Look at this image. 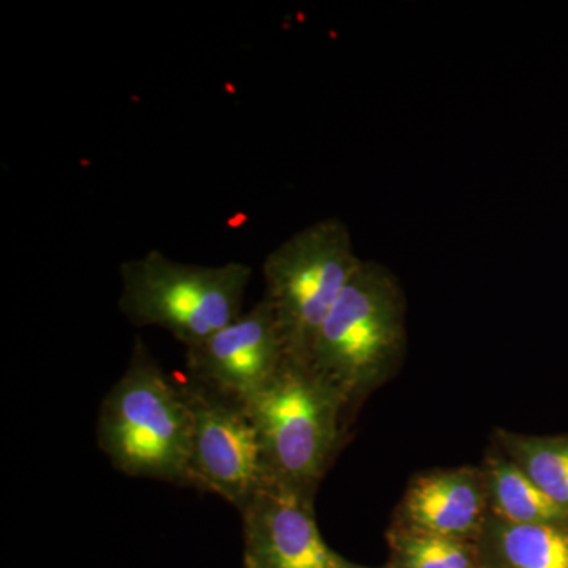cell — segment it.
I'll return each instance as SVG.
<instances>
[{
    "label": "cell",
    "instance_id": "1",
    "mask_svg": "<svg viewBox=\"0 0 568 568\" xmlns=\"http://www.w3.org/2000/svg\"><path fill=\"white\" fill-rule=\"evenodd\" d=\"M192 410L183 394L138 338L132 357L97 418V443L111 465L134 478L192 487Z\"/></svg>",
    "mask_w": 568,
    "mask_h": 568
},
{
    "label": "cell",
    "instance_id": "2",
    "mask_svg": "<svg viewBox=\"0 0 568 568\" xmlns=\"http://www.w3.org/2000/svg\"><path fill=\"white\" fill-rule=\"evenodd\" d=\"M406 345L405 290L386 265L364 260L317 332L308 365L351 409L396 375Z\"/></svg>",
    "mask_w": 568,
    "mask_h": 568
},
{
    "label": "cell",
    "instance_id": "3",
    "mask_svg": "<svg viewBox=\"0 0 568 568\" xmlns=\"http://www.w3.org/2000/svg\"><path fill=\"white\" fill-rule=\"evenodd\" d=\"M245 407L260 435L267 476L315 496L345 437V399L312 366L286 357Z\"/></svg>",
    "mask_w": 568,
    "mask_h": 568
},
{
    "label": "cell",
    "instance_id": "4",
    "mask_svg": "<svg viewBox=\"0 0 568 568\" xmlns=\"http://www.w3.org/2000/svg\"><path fill=\"white\" fill-rule=\"evenodd\" d=\"M253 271L244 263H179L159 250L121 265L119 310L138 327L170 332L185 349L244 313Z\"/></svg>",
    "mask_w": 568,
    "mask_h": 568
},
{
    "label": "cell",
    "instance_id": "5",
    "mask_svg": "<svg viewBox=\"0 0 568 568\" xmlns=\"http://www.w3.org/2000/svg\"><path fill=\"white\" fill-rule=\"evenodd\" d=\"M362 261L349 227L338 219L310 224L267 254L264 298L287 358L308 364L317 332Z\"/></svg>",
    "mask_w": 568,
    "mask_h": 568
},
{
    "label": "cell",
    "instance_id": "6",
    "mask_svg": "<svg viewBox=\"0 0 568 568\" xmlns=\"http://www.w3.org/2000/svg\"><path fill=\"white\" fill-rule=\"evenodd\" d=\"M182 388L192 410V487L241 511L268 477L256 426L244 403L190 379Z\"/></svg>",
    "mask_w": 568,
    "mask_h": 568
},
{
    "label": "cell",
    "instance_id": "7",
    "mask_svg": "<svg viewBox=\"0 0 568 568\" xmlns=\"http://www.w3.org/2000/svg\"><path fill=\"white\" fill-rule=\"evenodd\" d=\"M286 353L274 312L257 302L233 323L186 349L190 381L233 402H250L267 386Z\"/></svg>",
    "mask_w": 568,
    "mask_h": 568
},
{
    "label": "cell",
    "instance_id": "8",
    "mask_svg": "<svg viewBox=\"0 0 568 568\" xmlns=\"http://www.w3.org/2000/svg\"><path fill=\"white\" fill-rule=\"evenodd\" d=\"M315 496L267 477L241 514L246 566L252 568H346L325 544L315 518Z\"/></svg>",
    "mask_w": 568,
    "mask_h": 568
},
{
    "label": "cell",
    "instance_id": "9",
    "mask_svg": "<svg viewBox=\"0 0 568 568\" xmlns=\"http://www.w3.org/2000/svg\"><path fill=\"white\" fill-rule=\"evenodd\" d=\"M489 514L481 467L459 466L417 474L396 507L394 525L477 541Z\"/></svg>",
    "mask_w": 568,
    "mask_h": 568
},
{
    "label": "cell",
    "instance_id": "10",
    "mask_svg": "<svg viewBox=\"0 0 568 568\" xmlns=\"http://www.w3.org/2000/svg\"><path fill=\"white\" fill-rule=\"evenodd\" d=\"M477 547L489 568H568V525H517L489 514Z\"/></svg>",
    "mask_w": 568,
    "mask_h": 568
},
{
    "label": "cell",
    "instance_id": "11",
    "mask_svg": "<svg viewBox=\"0 0 568 568\" xmlns=\"http://www.w3.org/2000/svg\"><path fill=\"white\" fill-rule=\"evenodd\" d=\"M480 467L495 517L517 525H568V510L545 495L496 444Z\"/></svg>",
    "mask_w": 568,
    "mask_h": 568
},
{
    "label": "cell",
    "instance_id": "12",
    "mask_svg": "<svg viewBox=\"0 0 568 568\" xmlns=\"http://www.w3.org/2000/svg\"><path fill=\"white\" fill-rule=\"evenodd\" d=\"M496 444L558 506L568 510V436H529L496 429Z\"/></svg>",
    "mask_w": 568,
    "mask_h": 568
},
{
    "label": "cell",
    "instance_id": "13",
    "mask_svg": "<svg viewBox=\"0 0 568 568\" xmlns=\"http://www.w3.org/2000/svg\"><path fill=\"white\" fill-rule=\"evenodd\" d=\"M394 568H478L477 541L459 540L392 525L387 534Z\"/></svg>",
    "mask_w": 568,
    "mask_h": 568
},
{
    "label": "cell",
    "instance_id": "14",
    "mask_svg": "<svg viewBox=\"0 0 568 568\" xmlns=\"http://www.w3.org/2000/svg\"><path fill=\"white\" fill-rule=\"evenodd\" d=\"M346 568H358V567H354V566H351V564H347Z\"/></svg>",
    "mask_w": 568,
    "mask_h": 568
},
{
    "label": "cell",
    "instance_id": "15",
    "mask_svg": "<svg viewBox=\"0 0 568 568\" xmlns=\"http://www.w3.org/2000/svg\"><path fill=\"white\" fill-rule=\"evenodd\" d=\"M478 568H489V567L484 566V564H481V566H480V567H478Z\"/></svg>",
    "mask_w": 568,
    "mask_h": 568
},
{
    "label": "cell",
    "instance_id": "16",
    "mask_svg": "<svg viewBox=\"0 0 568 568\" xmlns=\"http://www.w3.org/2000/svg\"><path fill=\"white\" fill-rule=\"evenodd\" d=\"M246 568H252V567H250V566H246Z\"/></svg>",
    "mask_w": 568,
    "mask_h": 568
}]
</instances>
